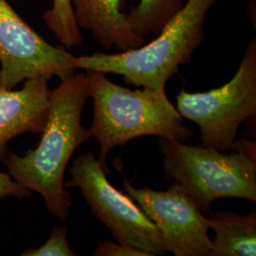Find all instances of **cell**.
Masks as SVG:
<instances>
[{
    "label": "cell",
    "instance_id": "1",
    "mask_svg": "<svg viewBox=\"0 0 256 256\" xmlns=\"http://www.w3.org/2000/svg\"><path fill=\"white\" fill-rule=\"evenodd\" d=\"M88 98L86 74L61 79L50 92L48 118L36 148L4 158L10 176L30 192L41 194L46 210L61 221L68 218L72 205V194L64 186V171L76 149L92 138L81 124Z\"/></svg>",
    "mask_w": 256,
    "mask_h": 256
},
{
    "label": "cell",
    "instance_id": "2",
    "mask_svg": "<svg viewBox=\"0 0 256 256\" xmlns=\"http://www.w3.org/2000/svg\"><path fill=\"white\" fill-rule=\"evenodd\" d=\"M88 93L93 99L90 137L99 142L98 162L106 173V156L115 147L144 137L158 136L184 142L194 135L164 92L132 90L111 82L106 74L88 72Z\"/></svg>",
    "mask_w": 256,
    "mask_h": 256
},
{
    "label": "cell",
    "instance_id": "3",
    "mask_svg": "<svg viewBox=\"0 0 256 256\" xmlns=\"http://www.w3.org/2000/svg\"><path fill=\"white\" fill-rule=\"evenodd\" d=\"M218 0H187L150 43L119 54L75 56V70L118 74L137 88L164 92L165 84L189 64L204 38L208 12Z\"/></svg>",
    "mask_w": 256,
    "mask_h": 256
},
{
    "label": "cell",
    "instance_id": "4",
    "mask_svg": "<svg viewBox=\"0 0 256 256\" xmlns=\"http://www.w3.org/2000/svg\"><path fill=\"white\" fill-rule=\"evenodd\" d=\"M160 149L166 178L178 183L204 214L221 198L256 202L254 142L238 140L230 154L164 138Z\"/></svg>",
    "mask_w": 256,
    "mask_h": 256
},
{
    "label": "cell",
    "instance_id": "5",
    "mask_svg": "<svg viewBox=\"0 0 256 256\" xmlns=\"http://www.w3.org/2000/svg\"><path fill=\"white\" fill-rule=\"evenodd\" d=\"M176 110L200 130L203 146L220 152L232 151L238 128L256 115V38L248 43L234 77L218 88L190 93L180 90L176 97Z\"/></svg>",
    "mask_w": 256,
    "mask_h": 256
},
{
    "label": "cell",
    "instance_id": "6",
    "mask_svg": "<svg viewBox=\"0 0 256 256\" xmlns=\"http://www.w3.org/2000/svg\"><path fill=\"white\" fill-rule=\"evenodd\" d=\"M70 173L72 180L64 186L81 189L92 216L110 230L117 242L150 256H165L156 226L128 196L111 185L92 153L76 158Z\"/></svg>",
    "mask_w": 256,
    "mask_h": 256
},
{
    "label": "cell",
    "instance_id": "7",
    "mask_svg": "<svg viewBox=\"0 0 256 256\" xmlns=\"http://www.w3.org/2000/svg\"><path fill=\"white\" fill-rule=\"evenodd\" d=\"M75 56L48 43L12 7L0 0V90H14L37 76L60 79L75 74Z\"/></svg>",
    "mask_w": 256,
    "mask_h": 256
},
{
    "label": "cell",
    "instance_id": "8",
    "mask_svg": "<svg viewBox=\"0 0 256 256\" xmlns=\"http://www.w3.org/2000/svg\"><path fill=\"white\" fill-rule=\"evenodd\" d=\"M124 188L158 230L165 252L174 256H210L209 221L178 182L167 191L136 189L124 180Z\"/></svg>",
    "mask_w": 256,
    "mask_h": 256
},
{
    "label": "cell",
    "instance_id": "9",
    "mask_svg": "<svg viewBox=\"0 0 256 256\" xmlns=\"http://www.w3.org/2000/svg\"><path fill=\"white\" fill-rule=\"evenodd\" d=\"M50 76L28 79L19 90H0V160L7 154L10 140L32 132L41 133L48 113Z\"/></svg>",
    "mask_w": 256,
    "mask_h": 256
},
{
    "label": "cell",
    "instance_id": "10",
    "mask_svg": "<svg viewBox=\"0 0 256 256\" xmlns=\"http://www.w3.org/2000/svg\"><path fill=\"white\" fill-rule=\"evenodd\" d=\"M128 0H70L74 19L88 30L104 50L124 52L146 43L128 23L124 12Z\"/></svg>",
    "mask_w": 256,
    "mask_h": 256
},
{
    "label": "cell",
    "instance_id": "11",
    "mask_svg": "<svg viewBox=\"0 0 256 256\" xmlns=\"http://www.w3.org/2000/svg\"><path fill=\"white\" fill-rule=\"evenodd\" d=\"M214 234L210 256H256V214H236L228 210L206 214Z\"/></svg>",
    "mask_w": 256,
    "mask_h": 256
},
{
    "label": "cell",
    "instance_id": "12",
    "mask_svg": "<svg viewBox=\"0 0 256 256\" xmlns=\"http://www.w3.org/2000/svg\"><path fill=\"white\" fill-rule=\"evenodd\" d=\"M184 5L183 0H140L126 12L128 23L142 38L158 34Z\"/></svg>",
    "mask_w": 256,
    "mask_h": 256
},
{
    "label": "cell",
    "instance_id": "13",
    "mask_svg": "<svg viewBox=\"0 0 256 256\" xmlns=\"http://www.w3.org/2000/svg\"><path fill=\"white\" fill-rule=\"evenodd\" d=\"M43 19L46 27L66 50L81 46V28L75 22L70 0H52V7L45 12Z\"/></svg>",
    "mask_w": 256,
    "mask_h": 256
},
{
    "label": "cell",
    "instance_id": "14",
    "mask_svg": "<svg viewBox=\"0 0 256 256\" xmlns=\"http://www.w3.org/2000/svg\"><path fill=\"white\" fill-rule=\"evenodd\" d=\"M68 229L66 227H55L46 242L37 248L25 250L23 256H75L68 242Z\"/></svg>",
    "mask_w": 256,
    "mask_h": 256
},
{
    "label": "cell",
    "instance_id": "15",
    "mask_svg": "<svg viewBox=\"0 0 256 256\" xmlns=\"http://www.w3.org/2000/svg\"><path fill=\"white\" fill-rule=\"evenodd\" d=\"M94 256H150L144 250L119 242H112L110 240L102 241L98 244L92 252Z\"/></svg>",
    "mask_w": 256,
    "mask_h": 256
},
{
    "label": "cell",
    "instance_id": "16",
    "mask_svg": "<svg viewBox=\"0 0 256 256\" xmlns=\"http://www.w3.org/2000/svg\"><path fill=\"white\" fill-rule=\"evenodd\" d=\"M30 192L28 189L16 182L8 173L0 172V198L14 196L16 198H24Z\"/></svg>",
    "mask_w": 256,
    "mask_h": 256
}]
</instances>
